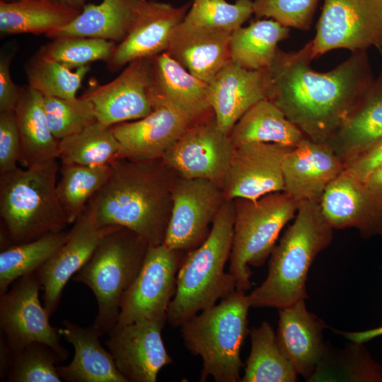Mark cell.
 I'll list each match as a JSON object with an SVG mask.
<instances>
[{
    "label": "cell",
    "instance_id": "6da1fadb",
    "mask_svg": "<svg viewBox=\"0 0 382 382\" xmlns=\"http://www.w3.org/2000/svg\"><path fill=\"white\" fill-rule=\"evenodd\" d=\"M310 42L296 52L277 50L268 68L271 76L269 100L305 137L326 142L342 125L373 82L366 51L352 52L334 69L319 73Z\"/></svg>",
    "mask_w": 382,
    "mask_h": 382
},
{
    "label": "cell",
    "instance_id": "7a4b0ae2",
    "mask_svg": "<svg viewBox=\"0 0 382 382\" xmlns=\"http://www.w3.org/2000/svg\"><path fill=\"white\" fill-rule=\"evenodd\" d=\"M178 175L161 158L112 164L105 184L87 204L96 224L127 228L151 245L163 243Z\"/></svg>",
    "mask_w": 382,
    "mask_h": 382
},
{
    "label": "cell",
    "instance_id": "3957f363",
    "mask_svg": "<svg viewBox=\"0 0 382 382\" xmlns=\"http://www.w3.org/2000/svg\"><path fill=\"white\" fill-rule=\"evenodd\" d=\"M333 239L319 202H299L294 223L270 254L265 280L247 295L250 307L283 308L308 298V273Z\"/></svg>",
    "mask_w": 382,
    "mask_h": 382
},
{
    "label": "cell",
    "instance_id": "277c9868",
    "mask_svg": "<svg viewBox=\"0 0 382 382\" xmlns=\"http://www.w3.org/2000/svg\"><path fill=\"white\" fill-rule=\"evenodd\" d=\"M234 221V201L225 199L207 238L183 259L166 313L173 328L180 327L237 289L235 278L224 270L232 249Z\"/></svg>",
    "mask_w": 382,
    "mask_h": 382
},
{
    "label": "cell",
    "instance_id": "5b68a950",
    "mask_svg": "<svg viewBox=\"0 0 382 382\" xmlns=\"http://www.w3.org/2000/svg\"><path fill=\"white\" fill-rule=\"evenodd\" d=\"M57 159L0 174V216L13 245L64 230L69 224L57 192Z\"/></svg>",
    "mask_w": 382,
    "mask_h": 382
},
{
    "label": "cell",
    "instance_id": "8992f818",
    "mask_svg": "<svg viewBox=\"0 0 382 382\" xmlns=\"http://www.w3.org/2000/svg\"><path fill=\"white\" fill-rule=\"evenodd\" d=\"M250 307L245 292L236 289L180 325L185 346L202 360L199 381L212 376L216 382H241V349L250 333Z\"/></svg>",
    "mask_w": 382,
    "mask_h": 382
},
{
    "label": "cell",
    "instance_id": "52a82bcc",
    "mask_svg": "<svg viewBox=\"0 0 382 382\" xmlns=\"http://www.w3.org/2000/svg\"><path fill=\"white\" fill-rule=\"evenodd\" d=\"M103 228L95 250L73 280L94 294L98 313L93 325L103 335L117 325L122 297L139 274L149 244L127 228Z\"/></svg>",
    "mask_w": 382,
    "mask_h": 382
},
{
    "label": "cell",
    "instance_id": "ba28073f",
    "mask_svg": "<svg viewBox=\"0 0 382 382\" xmlns=\"http://www.w3.org/2000/svg\"><path fill=\"white\" fill-rule=\"evenodd\" d=\"M235 221L229 272L236 289L251 287L250 266L264 264L273 250L283 227L295 217L299 202L284 191L267 194L256 200L233 199Z\"/></svg>",
    "mask_w": 382,
    "mask_h": 382
},
{
    "label": "cell",
    "instance_id": "9c48e42d",
    "mask_svg": "<svg viewBox=\"0 0 382 382\" xmlns=\"http://www.w3.org/2000/svg\"><path fill=\"white\" fill-rule=\"evenodd\" d=\"M316 29L313 59L335 49L382 52V0H324Z\"/></svg>",
    "mask_w": 382,
    "mask_h": 382
},
{
    "label": "cell",
    "instance_id": "30bf717a",
    "mask_svg": "<svg viewBox=\"0 0 382 382\" xmlns=\"http://www.w3.org/2000/svg\"><path fill=\"white\" fill-rule=\"evenodd\" d=\"M42 288L37 272L16 279L0 295V328L11 351L17 352L33 342L50 347L62 361L69 352L61 343V328L52 326L39 299Z\"/></svg>",
    "mask_w": 382,
    "mask_h": 382
},
{
    "label": "cell",
    "instance_id": "8fae6325",
    "mask_svg": "<svg viewBox=\"0 0 382 382\" xmlns=\"http://www.w3.org/2000/svg\"><path fill=\"white\" fill-rule=\"evenodd\" d=\"M183 252L164 243L149 245L139 274L122 297L116 326L141 318L166 321L167 311L176 291Z\"/></svg>",
    "mask_w": 382,
    "mask_h": 382
},
{
    "label": "cell",
    "instance_id": "7c38bea8",
    "mask_svg": "<svg viewBox=\"0 0 382 382\" xmlns=\"http://www.w3.org/2000/svg\"><path fill=\"white\" fill-rule=\"evenodd\" d=\"M172 209L163 243L169 248L190 251L208 236L225 200L221 186L204 178L178 176L172 194Z\"/></svg>",
    "mask_w": 382,
    "mask_h": 382
},
{
    "label": "cell",
    "instance_id": "4fadbf2b",
    "mask_svg": "<svg viewBox=\"0 0 382 382\" xmlns=\"http://www.w3.org/2000/svg\"><path fill=\"white\" fill-rule=\"evenodd\" d=\"M235 146L217 126L214 115L194 122L161 159L179 177L209 180L221 187Z\"/></svg>",
    "mask_w": 382,
    "mask_h": 382
},
{
    "label": "cell",
    "instance_id": "5bb4252c",
    "mask_svg": "<svg viewBox=\"0 0 382 382\" xmlns=\"http://www.w3.org/2000/svg\"><path fill=\"white\" fill-rule=\"evenodd\" d=\"M166 322L141 318L108 334L105 345L127 382H156L160 370L173 362L161 335Z\"/></svg>",
    "mask_w": 382,
    "mask_h": 382
},
{
    "label": "cell",
    "instance_id": "9a60e30c",
    "mask_svg": "<svg viewBox=\"0 0 382 382\" xmlns=\"http://www.w3.org/2000/svg\"><path fill=\"white\" fill-rule=\"evenodd\" d=\"M293 148L252 142L235 146L222 189L225 199L256 200L284 191L282 162Z\"/></svg>",
    "mask_w": 382,
    "mask_h": 382
},
{
    "label": "cell",
    "instance_id": "2e32d148",
    "mask_svg": "<svg viewBox=\"0 0 382 382\" xmlns=\"http://www.w3.org/2000/svg\"><path fill=\"white\" fill-rule=\"evenodd\" d=\"M150 59L129 62L114 80L93 86L82 96L93 104L99 122L112 127L143 118L153 111Z\"/></svg>",
    "mask_w": 382,
    "mask_h": 382
},
{
    "label": "cell",
    "instance_id": "e0dca14e",
    "mask_svg": "<svg viewBox=\"0 0 382 382\" xmlns=\"http://www.w3.org/2000/svg\"><path fill=\"white\" fill-rule=\"evenodd\" d=\"M188 4L137 1L133 22L125 37L115 45L107 61L110 71L139 59H149L165 52L176 26L184 19Z\"/></svg>",
    "mask_w": 382,
    "mask_h": 382
},
{
    "label": "cell",
    "instance_id": "ac0fdd59",
    "mask_svg": "<svg viewBox=\"0 0 382 382\" xmlns=\"http://www.w3.org/2000/svg\"><path fill=\"white\" fill-rule=\"evenodd\" d=\"M320 204L333 229L355 228L364 238L382 236V198L346 168L327 187Z\"/></svg>",
    "mask_w": 382,
    "mask_h": 382
},
{
    "label": "cell",
    "instance_id": "d6986e66",
    "mask_svg": "<svg viewBox=\"0 0 382 382\" xmlns=\"http://www.w3.org/2000/svg\"><path fill=\"white\" fill-rule=\"evenodd\" d=\"M270 91L268 68L247 69L230 60L209 83L210 105L219 129L229 135L253 105L269 100Z\"/></svg>",
    "mask_w": 382,
    "mask_h": 382
},
{
    "label": "cell",
    "instance_id": "ffe728a7",
    "mask_svg": "<svg viewBox=\"0 0 382 382\" xmlns=\"http://www.w3.org/2000/svg\"><path fill=\"white\" fill-rule=\"evenodd\" d=\"M193 123L173 107L161 105L143 118L115 125L111 129L120 145L118 159L160 158Z\"/></svg>",
    "mask_w": 382,
    "mask_h": 382
},
{
    "label": "cell",
    "instance_id": "44dd1931",
    "mask_svg": "<svg viewBox=\"0 0 382 382\" xmlns=\"http://www.w3.org/2000/svg\"><path fill=\"white\" fill-rule=\"evenodd\" d=\"M346 168L325 142L303 139L282 162L284 191L297 202H320L327 187Z\"/></svg>",
    "mask_w": 382,
    "mask_h": 382
},
{
    "label": "cell",
    "instance_id": "7402d4cb",
    "mask_svg": "<svg viewBox=\"0 0 382 382\" xmlns=\"http://www.w3.org/2000/svg\"><path fill=\"white\" fill-rule=\"evenodd\" d=\"M103 232L86 207L69 231L66 242L36 270L44 291V307L50 317L58 308L64 286L88 260Z\"/></svg>",
    "mask_w": 382,
    "mask_h": 382
},
{
    "label": "cell",
    "instance_id": "603a6c76",
    "mask_svg": "<svg viewBox=\"0 0 382 382\" xmlns=\"http://www.w3.org/2000/svg\"><path fill=\"white\" fill-rule=\"evenodd\" d=\"M150 60L153 108L172 106L194 122L206 117L212 110L209 83L190 74L166 52Z\"/></svg>",
    "mask_w": 382,
    "mask_h": 382
},
{
    "label": "cell",
    "instance_id": "cb8c5ba5",
    "mask_svg": "<svg viewBox=\"0 0 382 382\" xmlns=\"http://www.w3.org/2000/svg\"><path fill=\"white\" fill-rule=\"evenodd\" d=\"M325 327L307 310L304 299L279 309L276 334L279 347L297 374L307 381L327 352L323 337Z\"/></svg>",
    "mask_w": 382,
    "mask_h": 382
},
{
    "label": "cell",
    "instance_id": "d4e9b609",
    "mask_svg": "<svg viewBox=\"0 0 382 382\" xmlns=\"http://www.w3.org/2000/svg\"><path fill=\"white\" fill-rule=\"evenodd\" d=\"M231 33L183 20L175 28L166 52L190 74L209 83L231 60Z\"/></svg>",
    "mask_w": 382,
    "mask_h": 382
},
{
    "label": "cell",
    "instance_id": "484cf974",
    "mask_svg": "<svg viewBox=\"0 0 382 382\" xmlns=\"http://www.w3.org/2000/svg\"><path fill=\"white\" fill-rule=\"evenodd\" d=\"M382 140V67L337 132L325 142L345 165Z\"/></svg>",
    "mask_w": 382,
    "mask_h": 382
},
{
    "label": "cell",
    "instance_id": "4316f807",
    "mask_svg": "<svg viewBox=\"0 0 382 382\" xmlns=\"http://www.w3.org/2000/svg\"><path fill=\"white\" fill-rule=\"evenodd\" d=\"M63 325L62 335L73 345L74 356L69 364L57 365L62 379L67 382H127L109 350L100 343L102 333L93 324L84 328L65 320Z\"/></svg>",
    "mask_w": 382,
    "mask_h": 382
},
{
    "label": "cell",
    "instance_id": "83f0119b",
    "mask_svg": "<svg viewBox=\"0 0 382 382\" xmlns=\"http://www.w3.org/2000/svg\"><path fill=\"white\" fill-rule=\"evenodd\" d=\"M14 113L20 137L21 166L27 168L58 158L59 140L49 127L43 96L30 86L21 89Z\"/></svg>",
    "mask_w": 382,
    "mask_h": 382
},
{
    "label": "cell",
    "instance_id": "f1b7e54d",
    "mask_svg": "<svg viewBox=\"0 0 382 382\" xmlns=\"http://www.w3.org/2000/svg\"><path fill=\"white\" fill-rule=\"evenodd\" d=\"M139 0H103L88 4L67 25L45 35L50 38L82 37L122 41L133 22Z\"/></svg>",
    "mask_w": 382,
    "mask_h": 382
},
{
    "label": "cell",
    "instance_id": "f546056e",
    "mask_svg": "<svg viewBox=\"0 0 382 382\" xmlns=\"http://www.w3.org/2000/svg\"><path fill=\"white\" fill-rule=\"evenodd\" d=\"M229 137L234 146L260 142L291 148L306 138L303 133L268 99L253 105L236 123Z\"/></svg>",
    "mask_w": 382,
    "mask_h": 382
},
{
    "label": "cell",
    "instance_id": "4dcf8cb0",
    "mask_svg": "<svg viewBox=\"0 0 382 382\" xmlns=\"http://www.w3.org/2000/svg\"><path fill=\"white\" fill-rule=\"evenodd\" d=\"M79 12L53 0L1 1L0 32L2 35L47 34L72 21Z\"/></svg>",
    "mask_w": 382,
    "mask_h": 382
},
{
    "label": "cell",
    "instance_id": "1f68e13d",
    "mask_svg": "<svg viewBox=\"0 0 382 382\" xmlns=\"http://www.w3.org/2000/svg\"><path fill=\"white\" fill-rule=\"evenodd\" d=\"M290 28L273 19L252 22L231 33V60L250 70L267 69L272 62L279 42L287 38Z\"/></svg>",
    "mask_w": 382,
    "mask_h": 382
},
{
    "label": "cell",
    "instance_id": "d6a6232c",
    "mask_svg": "<svg viewBox=\"0 0 382 382\" xmlns=\"http://www.w3.org/2000/svg\"><path fill=\"white\" fill-rule=\"evenodd\" d=\"M251 349L241 382H295L297 372L281 351L272 325L263 321L250 330Z\"/></svg>",
    "mask_w": 382,
    "mask_h": 382
},
{
    "label": "cell",
    "instance_id": "836d02e7",
    "mask_svg": "<svg viewBox=\"0 0 382 382\" xmlns=\"http://www.w3.org/2000/svg\"><path fill=\"white\" fill-rule=\"evenodd\" d=\"M120 150L111 127L97 121L81 132L59 140L58 158L64 164L112 165L118 159Z\"/></svg>",
    "mask_w": 382,
    "mask_h": 382
},
{
    "label": "cell",
    "instance_id": "e575fe53",
    "mask_svg": "<svg viewBox=\"0 0 382 382\" xmlns=\"http://www.w3.org/2000/svg\"><path fill=\"white\" fill-rule=\"evenodd\" d=\"M69 231L47 233L37 239L12 245L0 253V295L18 278L35 272L66 242Z\"/></svg>",
    "mask_w": 382,
    "mask_h": 382
},
{
    "label": "cell",
    "instance_id": "d590c367",
    "mask_svg": "<svg viewBox=\"0 0 382 382\" xmlns=\"http://www.w3.org/2000/svg\"><path fill=\"white\" fill-rule=\"evenodd\" d=\"M112 165L87 166L62 163L57 192L69 224L84 211L93 195L105 184Z\"/></svg>",
    "mask_w": 382,
    "mask_h": 382
},
{
    "label": "cell",
    "instance_id": "8d00e7d4",
    "mask_svg": "<svg viewBox=\"0 0 382 382\" xmlns=\"http://www.w3.org/2000/svg\"><path fill=\"white\" fill-rule=\"evenodd\" d=\"M330 350L308 381H382V370L363 349L361 343Z\"/></svg>",
    "mask_w": 382,
    "mask_h": 382
},
{
    "label": "cell",
    "instance_id": "74e56055",
    "mask_svg": "<svg viewBox=\"0 0 382 382\" xmlns=\"http://www.w3.org/2000/svg\"><path fill=\"white\" fill-rule=\"evenodd\" d=\"M90 68L84 66L75 71L65 66L38 55L27 66L29 86L43 96L75 98L81 82Z\"/></svg>",
    "mask_w": 382,
    "mask_h": 382
},
{
    "label": "cell",
    "instance_id": "f35d334b",
    "mask_svg": "<svg viewBox=\"0 0 382 382\" xmlns=\"http://www.w3.org/2000/svg\"><path fill=\"white\" fill-rule=\"evenodd\" d=\"M115 45L114 41L103 39L59 37L44 46L37 55L57 62L70 69H78L95 61L107 62Z\"/></svg>",
    "mask_w": 382,
    "mask_h": 382
},
{
    "label": "cell",
    "instance_id": "ab89813d",
    "mask_svg": "<svg viewBox=\"0 0 382 382\" xmlns=\"http://www.w3.org/2000/svg\"><path fill=\"white\" fill-rule=\"evenodd\" d=\"M43 103L50 130L58 140L98 121L93 104L82 96L71 99L43 96Z\"/></svg>",
    "mask_w": 382,
    "mask_h": 382
},
{
    "label": "cell",
    "instance_id": "60d3db41",
    "mask_svg": "<svg viewBox=\"0 0 382 382\" xmlns=\"http://www.w3.org/2000/svg\"><path fill=\"white\" fill-rule=\"evenodd\" d=\"M61 358L48 345L33 342L17 352H13L11 369L5 381L61 382L57 369Z\"/></svg>",
    "mask_w": 382,
    "mask_h": 382
},
{
    "label": "cell",
    "instance_id": "b9f144b4",
    "mask_svg": "<svg viewBox=\"0 0 382 382\" xmlns=\"http://www.w3.org/2000/svg\"><path fill=\"white\" fill-rule=\"evenodd\" d=\"M253 13L251 0H194L183 21L197 26L233 32Z\"/></svg>",
    "mask_w": 382,
    "mask_h": 382
},
{
    "label": "cell",
    "instance_id": "7bdbcfd3",
    "mask_svg": "<svg viewBox=\"0 0 382 382\" xmlns=\"http://www.w3.org/2000/svg\"><path fill=\"white\" fill-rule=\"evenodd\" d=\"M320 0H254L257 18H269L288 28H310Z\"/></svg>",
    "mask_w": 382,
    "mask_h": 382
},
{
    "label": "cell",
    "instance_id": "ee69618b",
    "mask_svg": "<svg viewBox=\"0 0 382 382\" xmlns=\"http://www.w3.org/2000/svg\"><path fill=\"white\" fill-rule=\"evenodd\" d=\"M21 152L14 111L0 112V174L16 169Z\"/></svg>",
    "mask_w": 382,
    "mask_h": 382
},
{
    "label": "cell",
    "instance_id": "f6af8a7d",
    "mask_svg": "<svg viewBox=\"0 0 382 382\" xmlns=\"http://www.w3.org/2000/svg\"><path fill=\"white\" fill-rule=\"evenodd\" d=\"M10 54L1 55L0 59V112L14 111L21 95L20 89L12 81L10 74Z\"/></svg>",
    "mask_w": 382,
    "mask_h": 382
},
{
    "label": "cell",
    "instance_id": "bcb514c9",
    "mask_svg": "<svg viewBox=\"0 0 382 382\" xmlns=\"http://www.w3.org/2000/svg\"><path fill=\"white\" fill-rule=\"evenodd\" d=\"M382 163V140L346 164V169L364 181Z\"/></svg>",
    "mask_w": 382,
    "mask_h": 382
},
{
    "label": "cell",
    "instance_id": "7dc6e473",
    "mask_svg": "<svg viewBox=\"0 0 382 382\" xmlns=\"http://www.w3.org/2000/svg\"><path fill=\"white\" fill-rule=\"evenodd\" d=\"M13 361V352L8 345L3 332L0 335V379L6 381Z\"/></svg>",
    "mask_w": 382,
    "mask_h": 382
},
{
    "label": "cell",
    "instance_id": "c3c4849f",
    "mask_svg": "<svg viewBox=\"0 0 382 382\" xmlns=\"http://www.w3.org/2000/svg\"><path fill=\"white\" fill-rule=\"evenodd\" d=\"M338 332L342 333L346 339L349 340L352 342L362 344L382 335V326L361 332H342L338 331Z\"/></svg>",
    "mask_w": 382,
    "mask_h": 382
},
{
    "label": "cell",
    "instance_id": "681fc988",
    "mask_svg": "<svg viewBox=\"0 0 382 382\" xmlns=\"http://www.w3.org/2000/svg\"><path fill=\"white\" fill-rule=\"evenodd\" d=\"M364 183L375 195L382 198V163L369 174Z\"/></svg>",
    "mask_w": 382,
    "mask_h": 382
},
{
    "label": "cell",
    "instance_id": "f907efd6",
    "mask_svg": "<svg viewBox=\"0 0 382 382\" xmlns=\"http://www.w3.org/2000/svg\"><path fill=\"white\" fill-rule=\"evenodd\" d=\"M57 2H60L64 4L70 6L71 4H76L77 2L81 1L83 0H53Z\"/></svg>",
    "mask_w": 382,
    "mask_h": 382
},
{
    "label": "cell",
    "instance_id": "816d5d0a",
    "mask_svg": "<svg viewBox=\"0 0 382 382\" xmlns=\"http://www.w3.org/2000/svg\"><path fill=\"white\" fill-rule=\"evenodd\" d=\"M139 1H144V0H139Z\"/></svg>",
    "mask_w": 382,
    "mask_h": 382
}]
</instances>
